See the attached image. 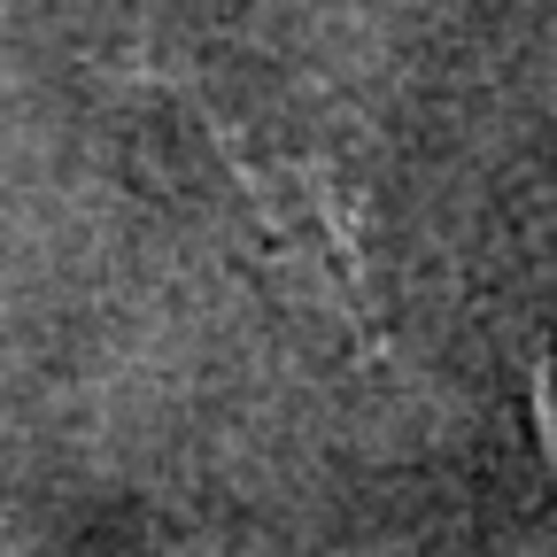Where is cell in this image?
Listing matches in <instances>:
<instances>
[{
	"mask_svg": "<svg viewBox=\"0 0 557 557\" xmlns=\"http://www.w3.org/2000/svg\"><path fill=\"white\" fill-rule=\"evenodd\" d=\"M201 132L218 139L225 178L248 209V233L263 240V263L278 271V287H302L318 318H333L357 348H380L372 278H364V256H357V218H348L333 171L325 163H271L209 109H201Z\"/></svg>",
	"mask_w": 557,
	"mask_h": 557,
	"instance_id": "obj_1",
	"label": "cell"
}]
</instances>
